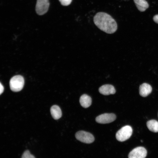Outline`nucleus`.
Wrapping results in <instances>:
<instances>
[{
  "instance_id": "f257e3e1",
  "label": "nucleus",
  "mask_w": 158,
  "mask_h": 158,
  "mask_svg": "<svg viewBox=\"0 0 158 158\" xmlns=\"http://www.w3.org/2000/svg\"><path fill=\"white\" fill-rule=\"evenodd\" d=\"M93 21L99 29L108 34L115 32L117 29V24L115 20L106 13H97L94 17Z\"/></svg>"
},
{
  "instance_id": "f03ea898",
  "label": "nucleus",
  "mask_w": 158,
  "mask_h": 158,
  "mask_svg": "<svg viewBox=\"0 0 158 158\" xmlns=\"http://www.w3.org/2000/svg\"><path fill=\"white\" fill-rule=\"evenodd\" d=\"M24 84L23 78L20 75H16L13 77L10 81V86L11 90L17 92L23 88Z\"/></svg>"
},
{
  "instance_id": "7ed1b4c3",
  "label": "nucleus",
  "mask_w": 158,
  "mask_h": 158,
  "mask_svg": "<svg viewBox=\"0 0 158 158\" xmlns=\"http://www.w3.org/2000/svg\"><path fill=\"white\" fill-rule=\"evenodd\" d=\"M132 127L127 125L122 127L116 133V137L117 140L120 142L125 141L129 139L132 135Z\"/></svg>"
},
{
  "instance_id": "20e7f679",
  "label": "nucleus",
  "mask_w": 158,
  "mask_h": 158,
  "mask_svg": "<svg viewBox=\"0 0 158 158\" xmlns=\"http://www.w3.org/2000/svg\"><path fill=\"white\" fill-rule=\"evenodd\" d=\"M75 137L77 140L86 143H91L95 140L94 137L92 134L84 131L78 132L75 134Z\"/></svg>"
},
{
  "instance_id": "39448f33",
  "label": "nucleus",
  "mask_w": 158,
  "mask_h": 158,
  "mask_svg": "<svg viewBox=\"0 0 158 158\" xmlns=\"http://www.w3.org/2000/svg\"><path fill=\"white\" fill-rule=\"evenodd\" d=\"M49 5V0H37L36 6V11L39 15H42L48 11Z\"/></svg>"
},
{
  "instance_id": "423d86ee",
  "label": "nucleus",
  "mask_w": 158,
  "mask_h": 158,
  "mask_svg": "<svg viewBox=\"0 0 158 158\" xmlns=\"http://www.w3.org/2000/svg\"><path fill=\"white\" fill-rule=\"evenodd\" d=\"M116 115L113 113H105L97 116L95 119L96 121L101 124L111 123L116 119Z\"/></svg>"
},
{
  "instance_id": "0eeeda50",
  "label": "nucleus",
  "mask_w": 158,
  "mask_h": 158,
  "mask_svg": "<svg viewBox=\"0 0 158 158\" xmlns=\"http://www.w3.org/2000/svg\"><path fill=\"white\" fill-rule=\"evenodd\" d=\"M147 154L146 149L142 147H139L133 149L129 153V158H144Z\"/></svg>"
},
{
  "instance_id": "6e6552de",
  "label": "nucleus",
  "mask_w": 158,
  "mask_h": 158,
  "mask_svg": "<svg viewBox=\"0 0 158 158\" xmlns=\"http://www.w3.org/2000/svg\"><path fill=\"white\" fill-rule=\"evenodd\" d=\"M99 91L101 94L105 95L114 94L116 92V90L114 86L110 84H106L102 85L99 88Z\"/></svg>"
},
{
  "instance_id": "1a4fd4ad",
  "label": "nucleus",
  "mask_w": 158,
  "mask_h": 158,
  "mask_svg": "<svg viewBox=\"0 0 158 158\" xmlns=\"http://www.w3.org/2000/svg\"><path fill=\"white\" fill-rule=\"evenodd\" d=\"M152 90V87L150 85L147 83H143L139 87L140 95L143 97H147L151 92Z\"/></svg>"
},
{
  "instance_id": "9d476101",
  "label": "nucleus",
  "mask_w": 158,
  "mask_h": 158,
  "mask_svg": "<svg viewBox=\"0 0 158 158\" xmlns=\"http://www.w3.org/2000/svg\"><path fill=\"white\" fill-rule=\"evenodd\" d=\"M80 103L81 105L84 108L89 107L92 103V99L91 97L86 94H83L80 97Z\"/></svg>"
},
{
  "instance_id": "9b49d317",
  "label": "nucleus",
  "mask_w": 158,
  "mask_h": 158,
  "mask_svg": "<svg viewBox=\"0 0 158 158\" xmlns=\"http://www.w3.org/2000/svg\"><path fill=\"white\" fill-rule=\"evenodd\" d=\"M133 0L138 9L140 11H144L149 7V4L145 0Z\"/></svg>"
},
{
  "instance_id": "f8f14e48",
  "label": "nucleus",
  "mask_w": 158,
  "mask_h": 158,
  "mask_svg": "<svg viewBox=\"0 0 158 158\" xmlns=\"http://www.w3.org/2000/svg\"><path fill=\"white\" fill-rule=\"evenodd\" d=\"M50 112L52 117L55 119H58L61 116V110L59 107L56 105H54L51 107Z\"/></svg>"
},
{
  "instance_id": "ddd939ff",
  "label": "nucleus",
  "mask_w": 158,
  "mask_h": 158,
  "mask_svg": "<svg viewBox=\"0 0 158 158\" xmlns=\"http://www.w3.org/2000/svg\"><path fill=\"white\" fill-rule=\"evenodd\" d=\"M147 126L148 129L151 131L157 133L158 132V122L155 120L148 121Z\"/></svg>"
},
{
  "instance_id": "4468645a",
  "label": "nucleus",
  "mask_w": 158,
  "mask_h": 158,
  "mask_svg": "<svg viewBox=\"0 0 158 158\" xmlns=\"http://www.w3.org/2000/svg\"><path fill=\"white\" fill-rule=\"evenodd\" d=\"M22 158H34L35 157L31 154L28 150L25 151L22 155Z\"/></svg>"
},
{
  "instance_id": "2eb2a0df",
  "label": "nucleus",
  "mask_w": 158,
  "mask_h": 158,
  "mask_svg": "<svg viewBox=\"0 0 158 158\" xmlns=\"http://www.w3.org/2000/svg\"><path fill=\"white\" fill-rule=\"evenodd\" d=\"M61 4L64 6H67L70 5L72 0H59Z\"/></svg>"
},
{
  "instance_id": "dca6fc26",
  "label": "nucleus",
  "mask_w": 158,
  "mask_h": 158,
  "mask_svg": "<svg viewBox=\"0 0 158 158\" xmlns=\"http://www.w3.org/2000/svg\"><path fill=\"white\" fill-rule=\"evenodd\" d=\"M154 21L156 23L158 24V14L154 15L153 17Z\"/></svg>"
},
{
  "instance_id": "f3484780",
  "label": "nucleus",
  "mask_w": 158,
  "mask_h": 158,
  "mask_svg": "<svg viewBox=\"0 0 158 158\" xmlns=\"http://www.w3.org/2000/svg\"><path fill=\"white\" fill-rule=\"evenodd\" d=\"M4 90V87L3 85L1 84V83H0V94L3 93Z\"/></svg>"
}]
</instances>
